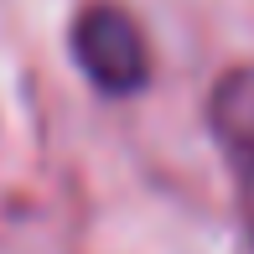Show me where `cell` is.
I'll list each match as a JSON object with an SVG mask.
<instances>
[{"instance_id":"cell-1","label":"cell","mask_w":254,"mask_h":254,"mask_svg":"<svg viewBox=\"0 0 254 254\" xmlns=\"http://www.w3.org/2000/svg\"><path fill=\"white\" fill-rule=\"evenodd\" d=\"M73 57L83 78L109 99H130L151 83V57H145V37L130 21V10L109 5H83L73 21Z\"/></svg>"}]
</instances>
